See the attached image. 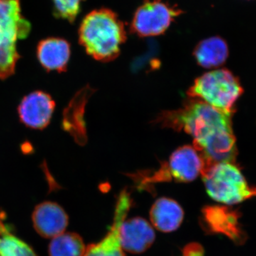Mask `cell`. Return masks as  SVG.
Here are the masks:
<instances>
[{
	"mask_svg": "<svg viewBox=\"0 0 256 256\" xmlns=\"http://www.w3.org/2000/svg\"><path fill=\"white\" fill-rule=\"evenodd\" d=\"M244 92L238 79L227 69H216L197 78L188 92L192 98L234 114V106Z\"/></svg>",
	"mask_w": 256,
	"mask_h": 256,
	"instance_id": "277c9868",
	"label": "cell"
},
{
	"mask_svg": "<svg viewBox=\"0 0 256 256\" xmlns=\"http://www.w3.org/2000/svg\"><path fill=\"white\" fill-rule=\"evenodd\" d=\"M233 114L190 98L181 108L160 114L156 124L191 136L194 148L207 166L222 162H235L237 148L232 128Z\"/></svg>",
	"mask_w": 256,
	"mask_h": 256,
	"instance_id": "6da1fadb",
	"label": "cell"
},
{
	"mask_svg": "<svg viewBox=\"0 0 256 256\" xmlns=\"http://www.w3.org/2000/svg\"><path fill=\"white\" fill-rule=\"evenodd\" d=\"M70 56V44L62 38H46L40 42L37 46V58L47 72H66Z\"/></svg>",
	"mask_w": 256,
	"mask_h": 256,
	"instance_id": "4fadbf2b",
	"label": "cell"
},
{
	"mask_svg": "<svg viewBox=\"0 0 256 256\" xmlns=\"http://www.w3.org/2000/svg\"><path fill=\"white\" fill-rule=\"evenodd\" d=\"M16 40L0 37V80H5L14 74L20 55Z\"/></svg>",
	"mask_w": 256,
	"mask_h": 256,
	"instance_id": "d6986e66",
	"label": "cell"
},
{
	"mask_svg": "<svg viewBox=\"0 0 256 256\" xmlns=\"http://www.w3.org/2000/svg\"><path fill=\"white\" fill-rule=\"evenodd\" d=\"M204 166V160L193 146H181L172 154L169 161L152 174L138 175V184L142 188H148L152 184L172 180L176 182H190L202 174Z\"/></svg>",
	"mask_w": 256,
	"mask_h": 256,
	"instance_id": "5b68a950",
	"label": "cell"
},
{
	"mask_svg": "<svg viewBox=\"0 0 256 256\" xmlns=\"http://www.w3.org/2000/svg\"><path fill=\"white\" fill-rule=\"evenodd\" d=\"M86 246L78 234L64 233L52 238L48 247L50 256H82Z\"/></svg>",
	"mask_w": 256,
	"mask_h": 256,
	"instance_id": "ac0fdd59",
	"label": "cell"
},
{
	"mask_svg": "<svg viewBox=\"0 0 256 256\" xmlns=\"http://www.w3.org/2000/svg\"><path fill=\"white\" fill-rule=\"evenodd\" d=\"M0 212V256H37L31 247L12 232Z\"/></svg>",
	"mask_w": 256,
	"mask_h": 256,
	"instance_id": "e0dca14e",
	"label": "cell"
},
{
	"mask_svg": "<svg viewBox=\"0 0 256 256\" xmlns=\"http://www.w3.org/2000/svg\"><path fill=\"white\" fill-rule=\"evenodd\" d=\"M194 56L203 68H216L225 63L228 58V45L220 36L210 37L196 45Z\"/></svg>",
	"mask_w": 256,
	"mask_h": 256,
	"instance_id": "2e32d148",
	"label": "cell"
},
{
	"mask_svg": "<svg viewBox=\"0 0 256 256\" xmlns=\"http://www.w3.org/2000/svg\"><path fill=\"white\" fill-rule=\"evenodd\" d=\"M37 233L46 238H54L65 232L68 224V215L58 204L44 202L37 205L32 214Z\"/></svg>",
	"mask_w": 256,
	"mask_h": 256,
	"instance_id": "9c48e42d",
	"label": "cell"
},
{
	"mask_svg": "<svg viewBox=\"0 0 256 256\" xmlns=\"http://www.w3.org/2000/svg\"><path fill=\"white\" fill-rule=\"evenodd\" d=\"M30 28L21 15L20 0H0V37L18 41L26 38Z\"/></svg>",
	"mask_w": 256,
	"mask_h": 256,
	"instance_id": "8fae6325",
	"label": "cell"
},
{
	"mask_svg": "<svg viewBox=\"0 0 256 256\" xmlns=\"http://www.w3.org/2000/svg\"><path fill=\"white\" fill-rule=\"evenodd\" d=\"M56 107L53 98L42 90L24 96L18 106L22 124L34 130H44L50 124Z\"/></svg>",
	"mask_w": 256,
	"mask_h": 256,
	"instance_id": "52a82bcc",
	"label": "cell"
},
{
	"mask_svg": "<svg viewBox=\"0 0 256 256\" xmlns=\"http://www.w3.org/2000/svg\"><path fill=\"white\" fill-rule=\"evenodd\" d=\"M120 242L122 250L141 254L152 245L156 234L151 224L144 218L136 217L124 220L120 227Z\"/></svg>",
	"mask_w": 256,
	"mask_h": 256,
	"instance_id": "30bf717a",
	"label": "cell"
},
{
	"mask_svg": "<svg viewBox=\"0 0 256 256\" xmlns=\"http://www.w3.org/2000/svg\"><path fill=\"white\" fill-rule=\"evenodd\" d=\"M206 210L208 223L214 232L225 234L239 245L246 242L247 234L239 223L238 212L226 206L210 207Z\"/></svg>",
	"mask_w": 256,
	"mask_h": 256,
	"instance_id": "7c38bea8",
	"label": "cell"
},
{
	"mask_svg": "<svg viewBox=\"0 0 256 256\" xmlns=\"http://www.w3.org/2000/svg\"><path fill=\"white\" fill-rule=\"evenodd\" d=\"M132 206V200L126 190L120 194L114 208V223L102 240L86 246L82 256H124L120 242L119 232L121 224L126 220Z\"/></svg>",
	"mask_w": 256,
	"mask_h": 256,
	"instance_id": "ba28073f",
	"label": "cell"
},
{
	"mask_svg": "<svg viewBox=\"0 0 256 256\" xmlns=\"http://www.w3.org/2000/svg\"><path fill=\"white\" fill-rule=\"evenodd\" d=\"M126 40L124 23L114 12L106 8L87 14L79 28V43L88 54L100 62L116 60Z\"/></svg>",
	"mask_w": 256,
	"mask_h": 256,
	"instance_id": "7a4b0ae2",
	"label": "cell"
},
{
	"mask_svg": "<svg viewBox=\"0 0 256 256\" xmlns=\"http://www.w3.org/2000/svg\"><path fill=\"white\" fill-rule=\"evenodd\" d=\"M201 175L208 194L220 203L237 204L256 196V188L249 186L235 162L207 165Z\"/></svg>",
	"mask_w": 256,
	"mask_h": 256,
	"instance_id": "3957f363",
	"label": "cell"
},
{
	"mask_svg": "<svg viewBox=\"0 0 256 256\" xmlns=\"http://www.w3.org/2000/svg\"><path fill=\"white\" fill-rule=\"evenodd\" d=\"M57 18L66 20L70 23L75 21L84 0H52Z\"/></svg>",
	"mask_w": 256,
	"mask_h": 256,
	"instance_id": "ffe728a7",
	"label": "cell"
},
{
	"mask_svg": "<svg viewBox=\"0 0 256 256\" xmlns=\"http://www.w3.org/2000/svg\"><path fill=\"white\" fill-rule=\"evenodd\" d=\"M182 13L163 0H144L133 16L130 32L140 37L160 36Z\"/></svg>",
	"mask_w": 256,
	"mask_h": 256,
	"instance_id": "8992f818",
	"label": "cell"
},
{
	"mask_svg": "<svg viewBox=\"0 0 256 256\" xmlns=\"http://www.w3.org/2000/svg\"><path fill=\"white\" fill-rule=\"evenodd\" d=\"M152 224L160 232L170 233L180 226L184 220V210L178 202L168 198H160L150 210Z\"/></svg>",
	"mask_w": 256,
	"mask_h": 256,
	"instance_id": "5bb4252c",
	"label": "cell"
},
{
	"mask_svg": "<svg viewBox=\"0 0 256 256\" xmlns=\"http://www.w3.org/2000/svg\"><path fill=\"white\" fill-rule=\"evenodd\" d=\"M90 92V90H88L87 88L78 92L64 112L62 128L74 136L76 141L80 144L85 142L86 138L84 120V106L87 100L88 94Z\"/></svg>",
	"mask_w": 256,
	"mask_h": 256,
	"instance_id": "9a60e30c",
	"label": "cell"
}]
</instances>
